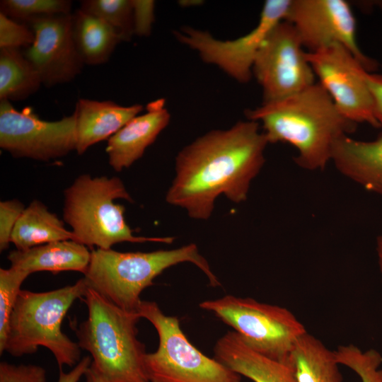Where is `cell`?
Returning a JSON list of instances; mask_svg holds the SVG:
<instances>
[{"instance_id":"obj_1","label":"cell","mask_w":382,"mask_h":382,"mask_svg":"<svg viewBox=\"0 0 382 382\" xmlns=\"http://www.w3.org/2000/svg\"><path fill=\"white\" fill-rule=\"evenodd\" d=\"M260 124L248 120L225 130L210 131L185 146L175 159V175L166 202L195 219H208L216 199L246 200L250 183L265 162L269 144Z\"/></svg>"},{"instance_id":"obj_2","label":"cell","mask_w":382,"mask_h":382,"mask_svg":"<svg viewBox=\"0 0 382 382\" xmlns=\"http://www.w3.org/2000/svg\"><path fill=\"white\" fill-rule=\"evenodd\" d=\"M245 115L262 124L269 144L293 146L297 151L295 163L308 170L324 169L331 161L335 141L357 127L339 112L319 83L284 99L246 110Z\"/></svg>"},{"instance_id":"obj_3","label":"cell","mask_w":382,"mask_h":382,"mask_svg":"<svg viewBox=\"0 0 382 382\" xmlns=\"http://www.w3.org/2000/svg\"><path fill=\"white\" fill-rule=\"evenodd\" d=\"M87 318L72 325L81 349L110 382H150L145 345L138 339L137 312L127 311L88 287L83 298Z\"/></svg>"},{"instance_id":"obj_4","label":"cell","mask_w":382,"mask_h":382,"mask_svg":"<svg viewBox=\"0 0 382 382\" xmlns=\"http://www.w3.org/2000/svg\"><path fill=\"white\" fill-rule=\"evenodd\" d=\"M191 262L207 276L213 287L220 282L197 246L190 243L172 250L153 252H119L97 248L91 251L84 274L88 287L121 308L137 312L141 292L167 268L181 262Z\"/></svg>"},{"instance_id":"obj_5","label":"cell","mask_w":382,"mask_h":382,"mask_svg":"<svg viewBox=\"0 0 382 382\" xmlns=\"http://www.w3.org/2000/svg\"><path fill=\"white\" fill-rule=\"evenodd\" d=\"M88 285L83 277L72 285L34 292L20 291L13 309L4 352L19 357L48 349L58 366H74L81 361V347L62 330V323L77 299H83Z\"/></svg>"},{"instance_id":"obj_6","label":"cell","mask_w":382,"mask_h":382,"mask_svg":"<svg viewBox=\"0 0 382 382\" xmlns=\"http://www.w3.org/2000/svg\"><path fill=\"white\" fill-rule=\"evenodd\" d=\"M63 219L86 246L110 249L122 242L171 243L173 237L136 236L126 223L125 207L114 200L133 202L122 180L116 176H78L64 191Z\"/></svg>"},{"instance_id":"obj_7","label":"cell","mask_w":382,"mask_h":382,"mask_svg":"<svg viewBox=\"0 0 382 382\" xmlns=\"http://www.w3.org/2000/svg\"><path fill=\"white\" fill-rule=\"evenodd\" d=\"M139 317L157 331L158 347L147 353L145 367L150 382H242L241 376L197 349L175 316L164 314L154 301H141Z\"/></svg>"},{"instance_id":"obj_8","label":"cell","mask_w":382,"mask_h":382,"mask_svg":"<svg viewBox=\"0 0 382 382\" xmlns=\"http://www.w3.org/2000/svg\"><path fill=\"white\" fill-rule=\"evenodd\" d=\"M199 306L233 328L251 348L284 363L296 341L307 332L287 308L252 298L226 295Z\"/></svg>"},{"instance_id":"obj_9","label":"cell","mask_w":382,"mask_h":382,"mask_svg":"<svg viewBox=\"0 0 382 382\" xmlns=\"http://www.w3.org/2000/svg\"><path fill=\"white\" fill-rule=\"evenodd\" d=\"M290 3L291 0H267L255 27L234 40H219L207 31L187 26L173 33L179 42L196 50L204 62L217 66L239 83H248L260 47L272 30L285 19Z\"/></svg>"},{"instance_id":"obj_10","label":"cell","mask_w":382,"mask_h":382,"mask_svg":"<svg viewBox=\"0 0 382 382\" xmlns=\"http://www.w3.org/2000/svg\"><path fill=\"white\" fill-rule=\"evenodd\" d=\"M294 26L279 23L260 47L253 75L262 90L263 103L277 101L316 83V75Z\"/></svg>"},{"instance_id":"obj_11","label":"cell","mask_w":382,"mask_h":382,"mask_svg":"<svg viewBox=\"0 0 382 382\" xmlns=\"http://www.w3.org/2000/svg\"><path fill=\"white\" fill-rule=\"evenodd\" d=\"M306 57L318 83L345 118L357 125L380 127L367 82L369 71L347 47L334 43L306 52Z\"/></svg>"},{"instance_id":"obj_12","label":"cell","mask_w":382,"mask_h":382,"mask_svg":"<svg viewBox=\"0 0 382 382\" xmlns=\"http://www.w3.org/2000/svg\"><path fill=\"white\" fill-rule=\"evenodd\" d=\"M76 115L57 121L40 119L30 108L0 102V146L16 158L47 161L76 149Z\"/></svg>"},{"instance_id":"obj_13","label":"cell","mask_w":382,"mask_h":382,"mask_svg":"<svg viewBox=\"0 0 382 382\" xmlns=\"http://www.w3.org/2000/svg\"><path fill=\"white\" fill-rule=\"evenodd\" d=\"M296 30L307 52L334 43L347 47L371 72L377 62L360 50L357 41V22L349 4L345 0H291L284 19Z\"/></svg>"},{"instance_id":"obj_14","label":"cell","mask_w":382,"mask_h":382,"mask_svg":"<svg viewBox=\"0 0 382 382\" xmlns=\"http://www.w3.org/2000/svg\"><path fill=\"white\" fill-rule=\"evenodd\" d=\"M35 35L25 56L47 87L71 81L84 65L73 37L72 13L35 18L28 21Z\"/></svg>"},{"instance_id":"obj_15","label":"cell","mask_w":382,"mask_h":382,"mask_svg":"<svg viewBox=\"0 0 382 382\" xmlns=\"http://www.w3.org/2000/svg\"><path fill=\"white\" fill-rule=\"evenodd\" d=\"M159 98L146 105V112L129 121L108 139L106 153L110 166L117 172L128 168L144 154L168 125L170 115Z\"/></svg>"},{"instance_id":"obj_16","label":"cell","mask_w":382,"mask_h":382,"mask_svg":"<svg viewBox=\"0 0 382 382\" xmlns=\"http://www.w3.org/2000/svg\"><path fill=\"white\" fill-rule=\"evenodd\" d=\"M143 108L141 104L123 106L111 100L79 99L74 111L78 154H83L92 145L112 137Z\"/></svg>"},{"instance_id":"obj_17","label":"cell","mask_w":382,"mask_h":382,"mask_svg":"<svg viewBox=\"0 0 382 382\" xmlns=\"http://www.w3.org/2000/svg\"><path fill=\"white\" fill-rule=\"evenodd\" d=\"M214 352V358L253 382H297L287 364L255 351L235 331L220 337Z\"/></svg>"},{"instance_id":"obj_18","label":"cell","mask_w":382,"mask_h":382,"mask_svg":"<svg viewBox=\"0 0 382 382\" xmlns=\"http://www.w3.org/2000/svg\"><path fill=\"white\" fill-rule=\"evenodd\" d=\"M331 161L342 175L382 196V133L368 141L340 136L333 145Z\"/></svg>"},{"instance_id":"obj_19","label":"cell","mask_w":382,"mask_h":382,"mask_svg":"<svg viewBox=\"0 0 382 382\" xmlns=\"http://www.w3.org/2000/svg\"><path fill=\"white\" fill-rule=\"evenodd\" d=\"M91 252L87 246L73 240L52 242L26 250H14L7 256L11 267L30 274L47 271L57 274L64 271L83 273L87 270Z\"/></svg>"},{"instance_id":"obj_20","label":"cell","mask_w":382,"mask_h":382,"mask_svg":"<svg viewBox=\"0 0 382 382\" xmlns=\"http://www.w3.org/2000/svg\"><path fill=\"white\" fill-rule=\"evenodd\" d=\"M286 364L297 382H342L334 350L308 332L296 341Z\"/></svg>"},{"instance_id":"obj_21","label":"cell","mask_w":382,"mask_h":382,"mask_svg":"<svg viewBox=\"0 0 382 382\" xmlns=\"http://www.w3.org/2000/svg\"><path fill=\"white\" fill-rule=\"evenodd\" d=\"M66 240L76 241L73 232L66 229L63 221L39 200H33L25 208L11 237V243L21 250Z\"/></svg>"},{"instance_id":"obj_22","label":"cell","mask_w":382,"mask_h":382,"mask_svg":"<svg viewBox=\"0 0 382 382\" xmlns=\"http://www.w3.org/2000/svg\"><path fill=\"white\" fill-rule=\"evenodd\" d=\"M73 17V37L83 64L99 65L110 59L117 45L122 40L107 23L81 8Z\"/></svg>"},{"instance_id":"obj_23","label":"cell","mask_w":382,"mask_h":382,"mask_svg":"<svg viewBox=\"0 0 382 382\" xmlns=\"http://www.w3.org/2000/svg\"><path fill=\"white\" fill-rule=\"evenodd\" d=\"M42 81L19 49L0 48V100H22L35 93Z\"/></svg>"},{"instance_id":"obj_24","label":"cell","mask_w":382,"mask_h":382,"mask_svg":"<svg viewBox=\"0 0 382 382\" xmlns=\"http://www.w3.org/2000/svg\"><path fill=\"white\" fill-rule=\"evenodd\" d=\"M79 8L107 23L122 41L134 34L132 0H84Z\"/></svg>"},{"instance_id":"obj_25","label":"cell","mask_w":382,"mask_h":382,"mask_svg":"<svg viewBox=\"0 0 382 382\" xmlns=\"http://www.w3.org/2000/svg\"><path fill=\"white\" fill-rule=\"evenodd\" d=\"M334 352L338 364L352 370L361 382H382V355L378 351H362L349 344L340 345Z\"/></svg>"},{"instance_id":"obj_26","label":"cell","mask_w":382,"mask_h":382,"mask_svg":"<svg viewBox=\"0 0 382 382\" xmlns=\"http://www.w3.org/2000/svg\"><path fill=\"white\" fill-rule=\"evenodd\" d=\"M71 5L68 0H3L0 8L8 17L28 22L41 16L71 13Z\"/></svg>"},{"instance_id":"obj_27","label":"cell","mask_w":382,"mask_h":382,"mask_svg":"<svg viewBox=\"0 0 382 382\" xmlns=\"http://www.w3.org/2000/svg\"><path fill=\"white\" fill-rule=\"evenodd\" d=\"M30 275L25 271L10 267L0 269V354L4 346L9 320L18 299L21 286Z\"/></svg>"},{"instance_id":"obj_28","label":"cell","mask_w":382,"mask_h":382,"mask_svg":"<svg viewBox=\"0 0 382 382\" xmlns=\"http://www.w3.org/2000/svg\"><path fill=\"white\" fill-rule=\"evenodd\" d=\"M34 40L31 28L0 12V48H28Z\"/></svg>"},{"instance_id":"obj_29","label":"cell","mask_w":382,"mask_h":382,"mask_svg":"<svg viewBox=\"0 0 382 382\" xmlns=\"http://www.w3.org/2000/svg\"><path fill=\"white\" fill-rule=\"evenodd\" d=\"M0 382H47L45 369L37 365L0 363Z\"/></svg>"},{"instance_id":"obj_30","label":"cell","mask_w":382,"mask_h":382,"mask_svg":"<svg viewBox=\"0 0 382 382\" xmlns=\"http://www.w3.org/2000/svg\"><path fill=\"white\" fill-rule=\"evenodd\" d=\"M25 208L23 204L18 199H10L0 202L1 251L8 248L13 230Z\"/></svg>"},{"instance_id":"obj_31","label":"cell","mask_w":382,"mask_h":382,"mask_svg":"<svg viewBox=\"0 0 382 382\" xmlns=\"http://www.w3.org/2000/svg\"><path fill=\"white\" fill-rule=\"evenodd\" d=\"M134 34L149 36L154 21V1L132 0Z\"/></svg>"},{"instance_id":"obj_32","label":"cell","mask_w":382,"mask_h":382,"mask_svg":"<svg viewBox=\"0 0 382 382\" xmlns=\"http://www.w3.org/2000/svg\"><path fill=\"white\" fill-rule=\"evenodd\" d=\"M367 82L373 98L376 118L382 127V75L368 72Z\"/></svg>"},{"instance_id":"obj_33","label":"cell","mask_w":382,"mask_h":382,"mask_svg":"<svg viewBox=\"0 0 382 382\" xmlns=\"http://www.w3.org/2000/svg\"><path fill=\"white\" fill-rule=\"evenodd\" d=\"M91 357L86 356L69 372L64 373L60 370L58 382H79L90 367L92 360Z\"/></svg>"},{"instance_id":"obj_34","label":"cell","mask_w":382,"mask_h":382,"mask_svg":"<svg viewBox=\"0 0 382 382\" xmlns=\"http://www.w3.org/2000/svg\"><path fill=\"white\" fill-rule=\"evenodd\" d=\"M86 382H110L91 364L85 374Z\"/></svg>"},{"instance_id":"obj_35","label":"cell","mask_w":382,"mask_h":382,"mask_svg":"<svg viewBox=\"0 0 382 382\" xmlns=\"http://www.w3.org/2000/svg\"><path fill=\"white\" fill-rule=\"evenodd\" d=\"M376 251L378 260V265L382 275V235L378 236L377 238Z\"/></svg>"}]
</instances>
